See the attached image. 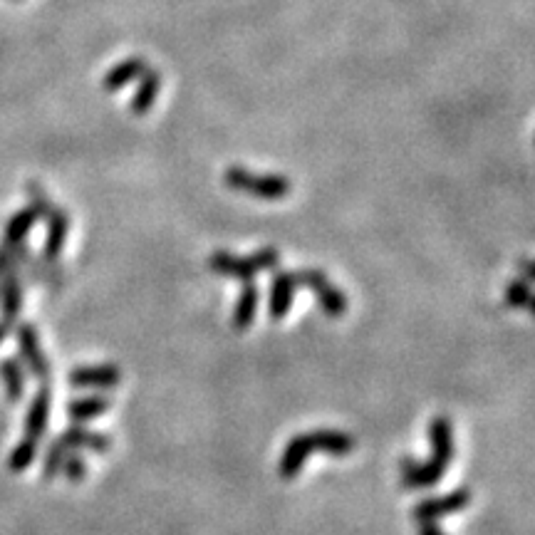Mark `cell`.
Instances as JSON below:
<instances>
[{
  "label": "cell",
  "mask_w": 535,
  "mask_h": 535,
  "mask_svg": "<svg viewBox=\"0 0 535 535\" xmlns=\"http://www.w3.org/2000/svg\"><path fill=\"white\" fill-rule=\"evenodd\" d=\"M531 283L528 280H513L506 290L508 308H531Z\"/></svg>",
  "instance_id": "obj_20"
},
{
  "label": "cell",
  "mask_w": 535,
  "mask_h": 535,
  "mask_svg": "<svg viewBox=\"0 0 535 535\" xmlns=\"http://www.w3.org/2000/svg\"><path fill=\"white\" fill-rule=\"evenodd\" d=\"M159 92H161V72L152 70V67H147L144 70V75L137 80V90H134V97H132V112L134 114H147L149 109L154 107V102L159 100Z\"/></svg>",
  "instance_id": "obj_14"
},
{
  "label": "cell",
  "mask_w": 535,
  "mask_h": 535,
  "mask_svg": "<svg viewBox=\"0 0 535 535\" xmlns=\"http://www.w3.org/2000/svg\"><path fill=\"white\" fill-rule=\"evenodd\" d=\"M48 424H50V389L40 387L38 394L33 397V402H30V409H28V417H25V439H33V441H43L45 431H48Z\"/></svg>",
  "instance_id": "obj_10"
},
{
  "label": "cell",
  "mask_w": 535,
  "mask_h": 535,
  "mask_svg": "<svg viewBox=\"0 0 535 535\" xmlns=\"http://www.w3.org/2000/svg\"><path fill=\"white\" fill-rule=\"evenodd\" d=\"M0 310H3L8 322H15L20 313H23V280L20 273L0 275Z\"/></svg>",
  "instance_id": "obj_15"
},
{
  "label": "cell",
  "mask_w": 535,
  "mask_h": 535,
  "mask_svg": "<svg viewBox=\"0 0 535 535\" xmlns=\"http://www.w3.org/2000/svg\"><path fill=\"white\" fill-rule=\"evenodd\" d=\"M313 451H325V454L330 456H347L355 451V439H352L350 434H345V431L335 429H320L293 436V439L288 441V446H285L283 456H280V479L293 481Z\"/></svg>",
  "instance_id": "obj_2"
},
{
  "label": "cell",
  "mask_w": 535,
  "mask_h": 535,
  "mask_svg": "<svg viewBox=\"0 0 535 535\" xmlns=\"http://www.w3.org/2000/svg\"><path fill=\"white\" fill-rule=\"evenodd\" d=\"M122 372L114 365H95V367H77L70 372V384L72 387H97V389H109L117 387Z\"/></svg>",
  "instance_id": "obj_12"
},
{
  "label": "cell",
  "mask_w": 535,
  "mask_h": 535,
  "mask_svg": "<svg viewBox=\"0 0 535 535\" xmlns=\"http://www.w3.org/2000/svg\"><path fill=\"white\" fill-rule=\"evenodd\" d=\"M109 407H112V399L109 397H82L67 404V414H70L72 422L82 424V422H90V419L102 417Z\"/></svg>",
  "instance_id": "obj_18"
},
{
  "label": "cell",
  "mask_w": 535,
  "mask_h": 535,
  "mask_svg": "<svg viewBox=\"0 0 535 535\" xmlns=\"http://www.w3.org/2000/svg\"><path fill=\"white\" fill-rule=\"evenodd\" d=\"M523 278L531 283V280H535V273H533V263L531 261H523Z\"/></svg>",
  "instance_id": "obj_24"
},
{
  "label": "cell",
  "mask_w": 535,
  "mask_h": 535,
  "mask_svg": "<svg viewBox=\"0 0 535 535\" xmlns=\"http://www.w3.org/2000/svg\"><path fill=\"white\" fill-rule=\"evenodd\" d=\"M48 218V238L43 246V258L50 263L60 261L62 251H65L67 233H70V216L65 209H50Z\"/></svg>",
  "instance_id": "obj_9"
},
{
  "label": "cell",
  "mask_w": 535,
  "mask_h": 535,
  "mask_svg": "<svg viewBox=\"0 0 535 535\" xmlns=\"http://www.w3.org/2000/svg\"><path fill=\"white\" fill-rule=\"evenodd\" d=\"M57 441H60L67 451L87 449V451H100L102 454V451L112 449V439H109V434H105V431L85 429V427H70L57 436Z\"/></svg>",
  "instance_id": "obj_11"
},
{
  "label": "cell",
  "mask_w": 535,
  "mask_h": 535,
  "mask_svg": "<svg viewBox=\"0 0 535 535\" xmlns=\"http://www.w3.org/2000/svg\"><path fill=\"white\" fill-rule=\"evenodd\" d=\"M147 67L149 65L144 57H127V60L117 62V65H114L112 70L107 72L105 80H102V87H105V92H119L122 87L137 82L139 77L144 75V70H147Z\"/></svg>",
  "instance_id": "obj_13"
},
{
  "label": "cell",
  "mask_w": 535,
  "mask_h": 535,
  "mask_svg": "<svg viewBox=\"0 0 535 535\" xmlns=\"http://www.w3.org/2000/svg\"><path fill=\"white\" fill-rule=\"evenodd\" d=\"M10 327H13V322H8V320H3V322H0V345H3V342H5V337H8Z\"/></svg>",
  "instance_id": "obj_25"
},
{
  "label": "cell",
  "mask_w": 535,
  "mask_h": 535,
  "mask_svg": "<svg viewBox=\"0 0 535 535\" xmlns=\"http://www.w3.org/2000/svg\"><path fill=\"white\" fill-rule=\"evenodd\" d=\"M429 441H431V459L427 464H417L412 456H404L399 469H402V481L407 488H429L444 479L451 459H454V429L446 417H436L429 424Z\"/></svg>",
  "instance_id": "obj_1"
},
{
  "label": "cell",
  "mask_w": 535,
  "mask_h": 535,
  "mask_svg": "<svg viewBox=\"0 0 535 535\" xmlns=\"http://www.w3.org/2000/svg\"><path fill=\"white\" fill-rule=\"evenodd\" d=\"M295 273H288V270H278L270 280V298H268V313L270 320L280 322L285 315L290 313V305H293L295 298Z\"/></svg>",
  "instance_id": "obj_8"
},
{
  "label": "cell",
  "mask_w": 535,
  "mask_h": 535,
  "mask_svg": "<svg viewBox=\"0 0 535 535\" xmlns=\"http://www.w3.org/2000/svg\"><path fill=\"white\" fill-rule=\"evenodd\" d=\"M419 535H444L436 521H419Z\"/></svg>",
  "instance_id": "obj_23"
},
{
  "label": "cell",
  "mask_w": 535,
  "mask_h": 535,
  "mask_svg": "<svg viewBox=\"0 0 535 535\" xmlns=\"http://www.w3.org/2000/svg\"><path fill=\"white\" fill-rule=\"evenodd\" d=\"M18 263L13 261V258L8 256V251H3L0 248V275H8V273H18Z\"/></svg>",
  "instance_id": "obj_22"
},
{
  "label": "cell",
  "mask_w": 535,
  "mask_h": 535,
  "mask_svg": "<svg viewBox=\"0 0 535 535\" xmlns=\"http://www.w3.org/2000/svg\"><path fill=\"white\" fill-rule=\"evenodd\" d=\"M62 471H65L67 481L80 483V481H85V476H87V464H85V459L77 454V451H70V454L65 456V461H62Z\"/></svg>",
  "instance_id": "obj_21"
},
{
  "label": "cell",
  "mask_w": 535,
  "mask_h": 535,
  "mask_svg": "<svg viewBox=\"0 0 535 535\" xmlns=\"http://www.w3.org/2000/svg\"><path fill=\"white\" fill-rule=\"evenodd\" d=\"M15 342H18L20 360L25 362V367L30 370L38 382H48L50 379V362L45 357L43 345H40V335L30 322H20L15 325Z\"/></svg>",
  "instance_id": "obj_6"
},
{
  "label": "cell",
  "mask_w": 535,
  "mask_h": 535,
  "mask_svg": "<svg viewBox=\"0 0 535 535\" xmlns=\"http://www.w3.org/2000/svg\"><path fill=\"white\" fill-rule=\"evenodd\" d=\"M228 189L243 191V194H251L256 199L263 201H278L293 191L288 176L283 174H253V171L243 169V166H231V169L223 174Z\"/></svg>",
  "instance_id": "obj_3"
},
{
  "label": "cell",
  "mask_w": 535,
  "mask_h": 535,
  "mask_svg": "<svg viewBox=\"0 0 535 535\" xmlns=\"http://www.w3.org/2000/svg\"><path fill=\"white\" fill-rule=\"evenodd\" d=\"M258 303H261V290H258L256 283L246 280L243 290L238 293L236 305H233V327L236 330H248L256 320L258 313Z\"/></svg>",
  "instance_id": "obj_16"
},
{
  "label": "cell",
  "mask_w": 535,
  "mask_h": 535,
  "mask_svg": "<svg viewBox=\"0 0 535 535\" xmlns=\"http://www.w3.org/2000/svg\"><path fill=\"white\" fill-rule=\"evenodd\" d=\"M0 379H3L5 384V394H8V402H20L25 394V370L23 365H20V360H15V357H5V360H0Z\"/></svg>",
  "instance_id": "obj_17"
},
{
  "label": "cell",
  "mask_w": 535,
  "mask_h": 535,
  "mask_svg": "<svg viewBox=\"0 0 535 535\" xmlns=\"http://www.w3.org/2000/svg\"><path fill=\"white\" fill-rule=\"evenodd\" d=\"M471 503L469 488H456V491L444 493L436 498H424L422 503L414 506V518L417 521H439V518L454 516V513L464 511Z\"/></svg>",
  "instance_id": "obj_7"
},
{
  "label": "cell",
  "mask_w": 535,
  "mask_h": 535,
  "mask_svg": "<svg viewBox=\"0 0 535 535\" xmlns=\"http://www.w3.org/2000/svg\"><path fill=\"white\" fill-rule=\"evenodd\" d=\"M295 283L313 290L320 308L325 310V315H330V318H340V315H345V310H347L345 293H342L340 288H335L322 270H315V268L300 270V273H295Z\"/></svg>",
  "instance_id": "obj_5"
},
{
  "label": "cell",
  "mask_w": 535,
  "mask_h": 535,
  "mask_svg": "<svg viewBox=\"0 0 535 535\" xmlns=\"http://www.w3.org/2000/svg\"><path fill=\"white\" fill-rule=\"evenodd\" d=\"M38 446H40L38 441H33V439H20L18 444H15V449L10 451L8 469L15 471V474L30 469V464H33L35 456H38Z\"/></svg>",
  "instance_id": "obj_19"
},
{
  "label": "cell",
  "mask_w": 535,
  "mask_h": 535,
  "mask_svg": "<svg viewBox=\"0 0 535 535\" xmlns=\"http://www.w3.org/2000/svg\"><path fill=\"white\" fill-rule=\"evenodd\" d=\"M280 266V251L278 248H261V251L251 253L246 258L231 256L226 251H216L214 256L209 258V268L218 275H226V278H236V280H251L256 273H263V270H273Z\"/></svg>",
  "instance_id": "obj_4"
}]
</instances>
